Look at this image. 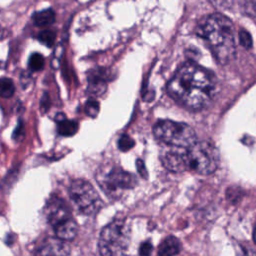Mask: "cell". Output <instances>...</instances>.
I'll list each match as a JSON object with an SVG mask.
<instances>
[{
	"mask_svg": "<svg viewBox=\"0 0 256 256\" xmlns=\"http://www.w3.org/2000/svg\"><path fill=\"white\" fill-rule=\"evenodd\" d=\"M167 92L177 103L188 109H202L214 96L215 79L205 68L186 62L168 82Z\"/></svg>",
	"mask_w": 256,
	"mask_h": 256,
	"instance_id": "1",
	"label": "cell"
},
{
	"mask_svg": "<svg viewBox=\"0 0 256 256\" xmlns=\"http://www.w3.org/2000/svg\"><path fill=\"white\" fill-rule=\"evenodd\" d=\"M200 36L204 38L220 64L229 63L235 56L234 27L232 22L219 13L208 16L200 26Z\"/></svg>",
	"mask_w": 256,
	"mask_h": 256,
	"instance_id": "2",
	"label": "cell"
},
{
	"mask_svg": "<svg viewBox=\"0 0 256 256\" xmlns=\"http://www.w3.org/2000/svg\"><path fill=\"white\" fill-rule=\"evenodd\" d=\"M96 180L101 189L110 197L118 198L124 191L137 184L136 177L115 164H106L98 169Z\"/></svg>",
	"mask_w": 256,
	"mask_h": 256,
	"instance_id": "3",
	"label": "cell"
},
{
	"mask_svg": "<svg viewBox=\"0 0 256 256\" xmlns=\"http://www.w3.org/2000/svg\"><path fill=\"white\" fill-rule=\"evenodd\" d=\"M129 229L124 219H114L106 225L99 237L98 249L101 256H123L128 248Z\"/></svg>",
	"mask_w": 256,
	"mask_h": 256,
	"instance_id": "4",
	"label": "cell"
},
{
	"mask_svg": "<svg viewBox=\"0 0 256 256\" xmlns=\"http://www.w3.org/2000/svg\"><path fill=\"white\" fill-rule=\"evenodd\" d=\"M154 136L164 144L173 147L188 148L196 142V134L186 123L172 120H160L153 127Z\"/></svg>",
	"mask_w": 256,
	"mask_h": 256,
	"instance_id": "5",
	"label": "cell"
},
{
	"mask_svg": "<svg viewBox=\"0 0 256 256\" xmlns=\"http://www.w3.org/2000/svg\"><path fill=\"white\" fill-rule=\"evenodd\" d=\"M189 170L200 174L213 173L219 164V152L217 148L207 141H196L186 148Z\"/></svg>",
	"mask_w": 256,
	"mask_h": 256,
	"instance_id": "6",
	"label": "cell"
},
{
	"mask_svg": "<svg viewBox=\"0 0 256 256\" xmlns=\"http://www.w3.org/2000/svg\"><path fill=\"white\" fill-rule=\"evenodd\" d=\"M68 193L77 210L84 215H94L103 206L98 192L86 180L77 179L72 181L68 188Z\"/></svg>",
	"mask_w": 256,
	"mask_h": 256,
	"instance_id": "7",
	"label": "cell"
},
{
	"mask_svg": "<svg viewBox=\"0 0 256 256\" xmlns=\"http://www.w3.org/2000/svg\"><path fill=\"white\" fill-rule=\"evenodd\" d=\"M44 214L47 222L51 226H53V228L60 223L72 218V213L69 205L64 199L58 196L50 197L45 205Z\"/></svg>",
	"mask_w": 256,
	"mask_h": 256,
	"instance_id": "8",
	"label": "cell"
},
{
	"mask_svg": "<svg viewBox=\"0 0 256 256\" xmlns=\"http://www.w3.org/2000/svg\"><path fill=\"white\" fill-rule=\"evenodd\" d=\"M163 166L172 172H183L189 170L186 148L168 146L160 154Z\"/></svg>",
	"mask_w": 256,
	"mask_h": 256,
	"instance_id": "9",
	"label": "cell"
},
{
	"mask_svg": "<svg viewBox=\"0 0 256 256\" xmlns=\"http://www.w3.org/2000/svg\"><path fill=\"white\" fill-rule=\"evenodd\" d=\"M71 248L67 241L58 237H49L35 250V256H70Z\"/></svg>",
	"mask_w": 256,
	"mask_h": 256,
	"instance_id": "10",
	"label": "cell"
},
{
	"mask_svg": "<svg viewBox=\"0 0 256 256\" xmlns=\"http://www.w3.org/2000/svg\"><path fill=\"white\" fill-rule=\"evenodd\" d=\"M88 87L87 93L93 97H99L106 92L107 80L109 79V73L103 68L92 69L87 74Z\"/></svg>",
	"mask_w": 256,
	"mask_h": 256,
	"instance_id": "11",
	"label": "cell"
},
{
	"mask_svg": "<svg viewBox=\"0 0 256 256\" xmlns=\"http://www.w3.org/2000/svg\"><path fill=\"white\" fill-rule=\"evenodd\" d=\"M54 231H55L56 237L64 241H70V240H73L77 235L78 224L73 218H70L60 223L59 225L55 226Z\"/></svg>",
	"mask_w": 256,
	"mask_h": 256,
	"instance_id": "12",
	"label": "cell"
},
{
	"mask_svg": "<svg viewBox=\"0 0 256 256\" xmlns=\"http://www.w3.org/2000/svg\"><path fill=\"white\" fill-rule=\"evenodd\" d=\"M181 248L180 242L174 236L166 237L158 247V256H175Z\"/></svg>",
	"mask_w": 256,
	"mask_h": 256,
	"instance_id": "13",
	"label": "cell"
},
{
	"mask_svg": "<svg viewBox=\"0 0 256 256\" xmlns=\"http://www.w3.org/2000/svg\"><path fill=\"white\" fill-rule=\"evenodd\" d=\"M56 121L58 133L62 136H72L78 130V123L76 121L66 119V117L62 113L57 114Z\"/></svg>",
	"mask_w": 256,
	"mask_h": 256,
	"instance_id": "14",
	"label": "cell"
},
{
	"mask_svg": "<svg viewBox=\"0 0 256 256\" xmlns=\"http://www.w3.org/2000/svg\"><path fill=\"white\" fill-rule=\"evenodd\" d=\"M55 18H56L55 12L51 8L37 11V12L33 13V15H32V20H33L34 24L37 26L50 25V24L54 23Z\"/></svg>",
	"mask_w": 256,
	"mask_h": 256,
	"instance_id": "15",
	"label": "cell"
},
{
	"mask_svg": "<svg viewBox=\"0 0 256 256\" xmlns=\"http://www.w3.org/2000/svg\"><path fill=\"white\" fill-rule=\"evenodd\" d=\"M15 92V86L10 78H0V97L10 98Z\"/></svg>",
	"mask_w": 256,
	"mask_h": 256,
	"instance_id": "16",
	"label": "cell"
},
{
	"mask_svg": "<svg viewBox=\"0 0 256 256\" xmlns=\"http://www.w3.org/2000/svg\"><path fill=\"white\" fill-rule=\"evenodd\" d=\"M37 39L42 44L51 48L56 39V33L52 30H43L37 35Z\"/></svg>",
	"mask_w": 256,
	"mask_h": 256,
	"instance_id": "17",
	"label": "cell"
},
{
	"mask_svg": "<svg viewBox=\"0 0 256 256\" xmlns=\"http://www.w3.org/2000/svg\"><path fill=\"white\" fill-rule=\"evenodd\" d=\"M44 57L40 53H33L29 58L28 65L32 71H41L44 67Z\"/></svg>",
	"mask_w": 256,
	"mask_h": 256,
	"instance_id": "18",
	"label": "cell"
},
{
	"mask_svg": "<svg viewBox=\"0 0 256 256\" xmlns=\"http://www.w3.org/2000/svg\"><path fill=\"white\" fill-rule=\"evenodd\" d=\"M99 102L93 98L89 99L86 103H85V107H84V110H85V113L89 116V117H92V118H95L98 113H99Z\"/></svg>",
	"mask_w": 256,
	"mask_h": 256,
	"instance_id": "19",
	"label": "cell"
},
{
	"mask_svg": "<svg viewBox=\"0 0 256 256\" xmlns=\"http://www.w3.org/2000/svg\"><path fill=\"white\" fill-rule=\"evenodd\" d=\"M134 140L128 136V135H122L120 137V139L118 140V148L123 151V152H126L128 150H130L131 148H133L134 146Z\"/></svg>",
	"mask_w": 256,
	"mask_h": 256,
	"instance_id": "20",
	"label": "cell"
},
{
	"mask_svg": "<svg viewBox=\"0 0 256 256\" xmlns=\"http://www.w3.org/2000/svg\"><path fill=\"white\" fill-rule=\"evenodd\" d=\"M239 41H240V44L246 49H248L252 46V37L244 29H241L239 31Z\"/></svg>",
	"mask_w": 256,
	"mask_h": 256,
	"instance_id": "21",
	"label": "cell"
},
{
	"mask_svg": "<svg viewBox=\"0 0 256 256\" xmlns=\"http://www.w3.org/2000/svg\"><path fill=\"white\" fill-rule=\"evenodd\" d=\"M242 6L247 14L256 15V2L253 0H243Z\"/></svg>",
	"mask_w": 256,
	"mask_h": 256,
	"instance_id": "22",
	"label": "cell"
},
{
	"mask_svg": "<svg viewBox=\"0 0 256 256\" xmlns=\"http://www.w3.org/2000/svg\"><path fill=\"white\" fill-rule=\"evenodd\" d=\"M151 252H152V245L149 241L143 242L140 245V248H139L140 256H150Z\"/></svg>",
	"mask_w": 256,
	"mask_h": 256,
	"instance_id": "23",
	"label": "cell"
},
{
	"mask_svg": "<svg viewBox=\"0 0 256 256\" xmlns=\"http://www.w3.org/2000/svg\"><path fill=\"white\" fill-rule=\"evenodd\" d=\"M23 136H24V127H23L22 122H19L17 128L15 129V131L13 133V138L18 141V140H21L23 138Z\"/></svg>",
	"mask_w": 256,
	"mask_h": 256,
	"instance_id": "24",
	"label": "cell"
},
{
	"mask_svg": "<svg viewBox=\"0 0 256 256\" xmlns=\"http://www.w3.org/2000/svg\"><path fill=\"white\" fill-rule=\"evenodd\" d=\"M211 2L214 6L223 9H227L232 4V0H211Z\"/></svg>",
	"mask_w": 256,
	"mask_h": 256,
	"instance_id": "25",
	"label": "cell"
},
{
	"mask_svg": "<svg viewBox=\"0 0 256 256\" xmlns=\"http://www.w3.org/2000/svg\"><path fill=\"white\" fill-rule=\"evenodd\" d=\"M136 167H137V170L138 172L140 173V175L143 177V178H146L147 177V171H146V168H145V165L143 163V161L141 159H138L136 161Z\"/></svg>",
	"mask_w": 256,
	"mask_h": 256,
	"instance_id": "26",
	"label": "cell"
},
{
	"mask_svg": "<svg viewBox=\"0 0 256 256\" xmlns=\"http://www.w3.org/2000/svg\"><path fill=\"white\" fill-rule=\"evenodd\" d=\"M49 105H50V99H49V96L47 93L43 94V97H42V100H41V108L42 110H44V112H46L49 108Z\"/></svg>",
	"mask_w": 256,
	"mask_h": 256,
	"instance_id": "27",
	"label": "cell"
},
{
	"mask_svg": "<svg viewBox=\"0 0 256 256\" xmlns=\"http://www.w3.org/2000/svg\"><path fill=\"white\" fill-rule=\"evenodd\" d=\"M253 239L256 243V225H255V228H254V231H253Z\"/></svg>",
	"mask_w": 256,
	"mask_h": 256,
	"instance_id": "28",
	"label": "cell"
}]
</instances>
